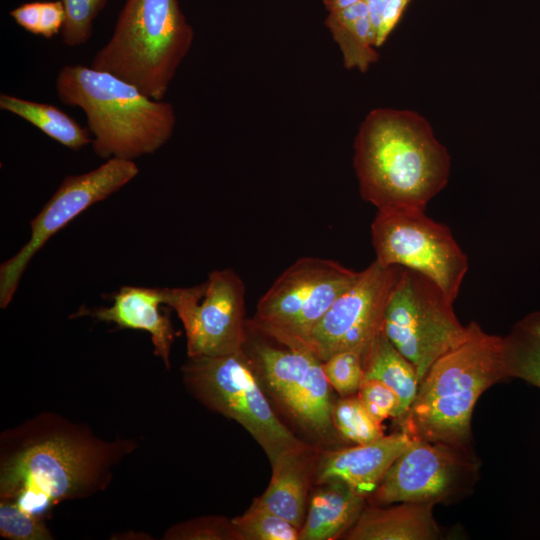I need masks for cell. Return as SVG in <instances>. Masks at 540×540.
Segmentation results:
<instances>
[{
  "label": "cell",
  "mask_w": 540,
  "mask_h": 540,
  "mask_svg": "<svg viewBox=\"0 0 540 540\" xmlns=\"http://www.w3.org/2000/svg\"><path fill=\"white\" fill-rule=\"evenodd\" d=\"M138 448L88 426L42 412L0 435V501L45 518L55 506L107 489L116 466Z\"/></svg>",
  "instance_id": "cell-1"
},
{
  "label": "cell",
  "mask_w": 540,
  "mask_h": 540,
  "mask_svg": "<svg viewBox=\"0 0 540 540\" xmlns=\"http://www.w3.org/2000/svg\"><path fill=\"white\" fill-rule=\"evenodd\" d=\"M353 166L361 197L377 210H425L447 185L451 158L425 117L376 108L359 126Z\"/></svg>",
  "instance_id": "cell-2"
},
{
  "label": "cell",
  "mask_w": 540,
  "mask_h": 540,
  "mask_svg": "<svg viewBox=\"0 0 540 540\" xmlns=\"http://www.w3.org/2000/svg\"><path fill=\"white\" fill-rule=\"evenodd\" d=\"M469 324V337L431 365L412 405L398 420L413 439L469 447L477 401L508 378L503 337L485 332L475 321Z\"/></svg>",
  "instance_id": "cell-3"
},
{
  "label": "cell",
  "mask_w": 540,
  "mask_h": 540,
  "mask_svg": "<svg viewBox=\"0 0 540 540\" xmlns=\"http://www.w3.org/2000/svg\"><path fill=\"white\" fill-rule=\"evenodd\" d=\"M56 90L62 103L86 114L92 147L100 158L134 160L156 152L173 134L171 103L154 100L109 72L65 65Z\"/></svg>",
  "instance_id": "cell-4"
},
{
  "label": "cell",
  "mask_w": 540,
  "mask_h": 540,
  "mask_svg": "<svg viewBox=\"0 0 540 540\" xmlns=\"http://www.w3.org/2000/svg\"><path fill=\"white\" fill-rule=\"evenodd\" d=\"M194 38L177 0H126L109 41L91 67L163 100Z\"/></svg>",
  "instance_id": "cell-5"
},
{
  "label": "cell",
  "mask_w": 540,
  "mask_h": 540,
  "mask_svg": "<svg viewBox=\"0 0 540 540\" xmlns=\"http://www.w3.org/2000/svg\"><path fill=\"white\" fill-rule=\"evenodd\" d=\"M181 372L187 390L207 408L240 424L270 463L305 444L273 411L246 347L222 356L188 357Z\"/></svg>",
  "instance_id": "cell-6"
},
{
  "label": "cell",
  "mask_w": 540,
  "mask_h": 540,
  "mask_svg": "<svg viewBox=\"0 0 540 540\" xmlns=\"http://www.w3.org/2000/svg\"><path fill=\"white\" fill-rule=\"evenodd\" d=\"M359 273L331 259H297L259 299L248 329L284 346L307 349L315 326Z\"/></svg>",
  "instance_id": "cell-7"
},
{
  "label": "cell",
  "mask_w": 540,
  "mask_h": 540,
  "mask_svg": "<svg viewBox=\"0 0 540 540\" xmlns=\"http://www.w3.org/2000/svg\"><path fill=\"white\" fill-rule=\"evenodd\" d=\"M453 303L428 277L402 267L388 300L383 332L413 364L419 383L438 358L470 335V324L460 323Z\"/></svg>",
  "instance_id": "cell-8"
},
{
  "label": "cell",
  "mask_w": 540,
  "mask_h": 540,
  "mask_svg": "<svg viewBox=\"0 0 540 540\" xmlns=\"http://www.w3.org/2000/svg\"><path fill=\"white\" fill-rule=\"evenodd\" d=\"M375 260L417 271L456 300L468 271V258L450 228L420 208L377 210L371 224Z\"/></svg>",
  "instance_id": "cell-9"
},
{
  "label": "cell",
  "mask_w": 540,
  "mask_h": 540,
  "mask_svg": "<svg viewBox=\"0 0 540 540\" xmlns=\"http://www.w3.org/2000/svg\"><path fill=\"white\" fill-rule=\"evenodd\" d=\"M164 304L180 319L188 357L241 351L248 341L246 287L233 269L214 270L189 287H164Z\"/></svg>",
  "instance_id": "cell-10"
},
{
  "label": "cell",
  "mask_w": 540,
  "mask_h": 540,
  "mask_svg": "<svg viewBox=\"0 0 540 540\" xmlns=\"http://www.w3.org/2000/svg\"><path fill=\"white\" fill-rule=\"evenodd\" d=\"M139 172L133 160L107 159L86 173L66 176L41 211L30 221L28 242L0 266V306L12 301L20 279L45 243L90 206L108 198Z\"/></svg>",
  "instance_id": "cell-11"
},
{
  "label": "cell",
  "mask_w": 540,
  "mask_h": 540,
  "mask_svg": "<svg viewBox=\"0 0 540 540\" xmlns=\"http://www.w3.org/2000/svg\"><path fill=\"white\" fill-rule=\"evenodd\" d=\"M401 270L374 260L360 271L315 326L307 349L322 362L343 351L364 356L383 331L388 300Z\"/></svg>",
  "instance_id": "cell-12"
},
{
  "label": "cell",
  "mask_w": 540,
  "mask_h": 540,
  "mask_svg": "<svg viewBox=\"0 0 540 540\" xmlns=\"http://www.w3.org/2000/svg\"><path fill=\"white\" fill-rule=\"evenodd\" d=\"M478 468L469 447L414 439L368 497L370 505L446 502L471 487Z\"/></svg>",
  "instance_id": "cell-13"
},
{
  "label": "cell",
  "mask_w": 540,
  "mask_h": 540,
  "mask_svg": "<svg viewBox=\"0 0 540 540\" xmlns=\"http://www.w3.org/2000/svg\"><path fill=\"white\" fill-rule=\"evenodd\" d=\"M277 344L259 339L250 342L249 354L258 373L300 426L317 436H327L334 425V404L323 362L307 349Z\"/></svg>",
  "instance_id": "cell-14"
},
{
  "label": "cell",
  "mask_w": 540,
  "mask_h": 540,
  "mask_svg": "<svg viewBox=\"0 0 540 540\" xmlns=\"http://www.w3.org/2000/svg\"><path fill=\"white\" fill-rule=\"evenodd\" d=\"M413 440L401 430L370 443L323 451L316 456L313 480L316 484L339 480L368 498Z\"/></svg>",
  "instance_id": "cell-15"
},
{
  "label": "cell",
  "mask_w": 540,
  "mask_h": 540,
  "mask_svg": "<svg viewBox=\"0 0 540 540\" xmlns=\"http://www.w3.org/2000/svg\"><path fill=\"white\" fill-rule=\"evenodd\" d=\"M164 289L123 286L113 294L109 307L81 310L77 315H91L99 321L111 322L120 328L142 330L150 334L154 355L170 367V351L175 332L170 319L161 314Z\"/></svg>",
  "instance_id": "cell-16"
},
{
  "label": "cell",
  "mask_w": 540,
  "mask_h": 540,
  "mask_svg": "<svg viewBox=\"0 0 540 540\" xmlns=\"http://www.w3.org/2000/svg\"><path fill=\"white\" fill-rule=\"evenodd\" d=\"M316 456L306 443L281 454L270 463L272 476L266 490L252 504L300 529L307 512Z\"/></svg>",
  "instance_id": "cell-17"
},
{
  "label": "cell",
  "mask_w": 540,
  "mask_h": 540,
  "mask_svg": "<svg viewBox=\"0 0 540 540\" xmlns=\"http://www.w3.org/2000/svg\"><path fill=\"white\" fill-rule=\"evenodd\" d=\"M431 502L364 507L356 522L341 536L346 540H434L440 536Z\"/></svg>",
  "instance_id": "cell-18"
},
{
  "label": "cell",
  "mask_w": 540,
  "mask_h": 540,
  "mask_svg": "<svg viewBox=\"0 0 540 540\" xmlns=\"http://www.w3.org/2000/svg\"><path fill=\"white\" fill-rule=\"evenodd\" d=\"M312 494L299 540H329L341 537L358 519L366 497L345 482L327 481Z\"/></svg>",
  "instance_id": "cell-19"
},
{
  "label": "cell",
  "mask_w": 540,
  "mask_h": 540,
  "mask_svg": "<svg viewBox=\"0 0 540 540\" xmlns=\"http://www.w3.org/2000/svg\"><path fill=\"white\" fill-rule=\"evenodd\" d=\"M325 25L339 46L345 68L365 73L378 61L379 54L366 0L329 12Z\"/></svg>",
  "instance_id": "cell-20"
},
{
  "label": "cell",
  "mask_w": 540,
  "mask_h": 540,
  "mask_svg": "<svg viewBox=\"0 0 540 540\" xmlns=\"http://www.w3.org/2000/svg\"><path fill=\"white\" fill-rule=\"evenodd\" d=\"M364 380H378L389 386L400 399L399 420L412 405L419 379L413 364L382 331L363 356Z\"/></svg>",
  "instance_id": "cell-21"
},
{
  "label": "cell",
  "mask_w": 540,
  "mask_h": 540,
  "mask_svg": "<svg viewBox=\"0 0 540 540\" xmlns=\"http://www.w3.org/2000/svg\"><path fill=\"white\" fill-rule=\"evenodd\" d=\"M0 108L24 119L68 149L77 151L92 143L88 130L54 105L2 93Z\"/></svg>",
  "instance_id": "cell-22"
},
{
  "label": "cell",
  "mask_w": 540,
  "mask_h": 540,
  "mask_svg": "<svg viewBox=\"0 0 540 540\" xmlns=\"http://www.w3.org/2000/svg\"><path fill=\"white\" fill-rule=\"evenodd\" d=\"M333 424L339 433L355 444H366L384 436L382 424L376 421L358 396H345L334 404Z\"/></svg>",
  "instance_id": "cell-23"
},
{
  "label": "cell",
  "mask_w": 540,
  "mask_h": 540,
  "mask_svg": "<svg viewBox=\"0 0 540 540\" xmlns=\"http://www.w3.org/2000/svg\"><path fill=\"white\" fill-rule=\"evenodd\" d=\"M232 521L243 540H299L298 527L254 504Z\"/></svg>",
  "instance_id": "cell-24"
},
{
  "label": "cell",
  "mask_w": 540,
  "mask_h": 540,
  "mask_svg": "<svg viewBox=\"0 0 540 540\" xmlns=\"http://www.w3.org/2000/svg\"><path fill=\"white\" fill-rule=\"evenodd\" d=\"M503 355L508 378H519L540 388L539 345L512 329L503 337Z\"/></svg>",
  "instance_id": "cell-25"
},
{
  "label": "cell",
  "mask_w": 540,
  "mask_h": 540,
  "mask_svg": "<svg viewBox=\"0 0 540 540\" xmlns=\"http://www.w3.org/2000/svg\"><path fill=\"white\" fill-rule=\"evenodd\" d=\"M165 540H243L232 519L223 516H202L169 527Z\"/></svg>",
  "instance_id": "cell-26"
},
{
  "label": "cell",
  "mask_w": 540,
  "mask_h": 540,
  "mask_svg": "<svg viewBox=\"0 0 540 540\" xmlns=\"http://www.w3.org/2000/svg\"><path fill=\"white\" fill-rule=\"evenodd\" d=\"M0 536L10 540L54 539L45 518L30 514L11 501H0Z\"/></svg>",
  "instance_id": "cell-27"
},
{
  "label": "cell",
  "mask_w": 540,
  "mask_h": 540,
  "mask_svg": "<svg viewBox=\"0 0 540 540\" xmlns=\"http://www.w3.org/2000/svg\"><path fill=\"white\" fill-rule=\"evenodd\" d=\"M65 10L62 40L69 47L85 44L92 36L93 22L107 0H60Z\"/></svg>",
  "instance_id": "cell-28"
},
{
  "label": "cell",
  "mask_w": 540,
  "mask_h": 540,
  "mask_svg": "<svg viewBox=\"0 0 540 540\" xmlns=\"http://www.w3.org/2000/svg\"><path fill=\"white\" fill-rule=\"evenodd\" d=\"M330 386L341 396L358 392L364 377L363 356L355 351L336 353L323 362Z\"/></svg>",
  "instance_id": "cell-29"
},
{
  "label": "cell",
  "mask_w": 540,
  "mask_h": 540,
  "mask_svg": "<svg viewBox=\"0 0 540 540\" xmlns=\"http://www.w3.org/2000/svg\"><path fill=\"white\" fill-rule=\"evenodd\" d=\"M357 393L362 404L379 423L390 417L398 419L400 399L386 384L378 380H364Z\"/></svg>",
  "instance_id": "cell-30"
},
{
  "label": "cell",
  "mask_w": 540,
  "mask_h": 540,
  "mask_svg": "<svg viewBox=\"0 0 540 540\" xmlns=\"http://www.w3.org/2000/svg\"><path fill=\"white\" fill-rule=\"evenodd\" d=\"M65 22V10L62 2H41V18L39 35L52 38L62 30Z\"/></svg>",
  "instance_id": "cell-31"
},
{
  "label": "cell",
  "mask_w": 540,
  "mask_h": 540,
  "mask_svg": "<svg viewBox=\"0 0 540 540\" xmlns=\"http://www.w3.org/2000/svg\"><path fill=\"white\" fill-rule=\"evenodd\" d=\"M10 16L26 31L34 35H39L41 2L36 1L24 3L10 11Z\"/></svg>",
  "instance_id": "cell-32"
},
{
  "label": "cell",
  "mask_w": 540,
  "mask_h": 540,
  "mask_svg": "<svg viewBox=\"0 0 540 540\" xmlns=\"http://www.w3.org/2000/svg\"><path fill=\"white\" fill-rule=\"evenodd\" d=\"M513 329L540 346V311L526 315L515 324Z\"/></svg>",
  "instance_id": "cell-33"
},
{
  "label": "cell",
  "mask_w": 540,
  "mask_h": 540,
  "mask_svg": "<svg viewBox=\"0 0 540 540\" xmlns=\"http://www.w3.org/2000/svg\"><path fill=\"white\" fill-rule=\"evenodd\" d=\"M359 1L361 0H323V4L329 13L344 9Z\"/></svg>",
  "instance_id": "cell-34"
}]
</instances>
